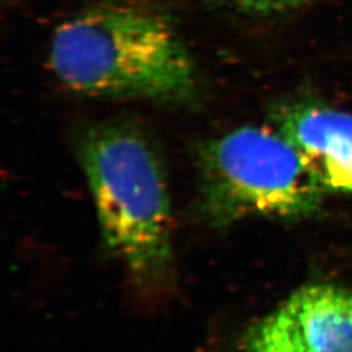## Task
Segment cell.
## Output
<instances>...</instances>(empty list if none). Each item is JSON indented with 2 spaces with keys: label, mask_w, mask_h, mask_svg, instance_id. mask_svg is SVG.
<instances>
[{
  "label": "cell",
  "mask_w": 352,
  "mask_h": 352,
  "mask_svg": "<svg viewBox=\"0 0 352 352\" xmlns=\"http://www.w3.org/2000/svg\"><path fill=\"white\" fill-rule=\"evenodd\" d=\"M49 62L62 85L93 98L187 104L199 97L197 71L175 26L136 0H102L65 20Z\"/></svg>",
  "instance_id": "cell-1"
},
{
  "label": "cell",
  "mask_w": 352,
  "mask_h": 352,
  "mask_svg": "<svg viewBox=\"0 0 352 352\" xmlns=\"http://www.w3.org/2000/svg\"><path fill=\"white\" fill-rule=\"evenodd\" d=\"M104 250L132 286L162 295L174 279L173 210L164 167L133 126H93L78 144Z\"/></svg>",
  "instance_id": "cell-2"
},
{
  "label": "cell",
  "mask_w": 352,
  "mask_h": 352,
  "mask_svg": "<svg viewBox=\"0 0 352 352\" xmlns=\"http://www.w3.org/2000/svg\"><path fill=\"white\" fill-rule=\"evenodd\" d=\"M200 212L222 228L248 218L302 219L324 200L300 153L274 126H243L199 153Z\"/></svg>",
  "instance_id": "cell-3"
},
{
  "label": "cell",
  "mask_w": 352,
  "mask_h": 352,
  "mask_svg": "<svg viewBox=\"0 0 352 352\" xmlns=\"http://www.w3.org/2000/svg\"><path fill=\"white\" fill-rule=\"evenodd\" d=\"M240 352H352V289L311 283L248 327Z\"/></svg>",
  "instance_id": "cell-4"
},
{
  "label": "cell",
  "mask_w": 352,
  "mask_h": 352,
  "mask_svg": "<svg viewBox=\"0 0 352 352\" xmlns=\"http://www.w3.org/2000/svg\"><path fill=\"white\" fill-rule=\"evenodd\" d=\"M272 123L300 153L325 192L352 193V115L294 102L277 107Z\"/></svg>",
  "instance_id": "cell-5"
},
{
  "label": "cell",
  "mask_w": 352,
  "mask_h": 352,
  "mask_svg": "<svg viewBox=\"0 0 352 352\" xmlns=\"http://www.w3.org/2000/svg\"><path fill=\"white\" fill-rule=\"evenodd\" d=\"M209 6L252 17L291 12L315 0H202Z\"/></svg>",
  "instance_id": "cell-6"
}]
</instances>
